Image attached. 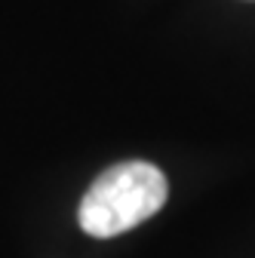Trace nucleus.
I'll return each instance as SVG.
<instances>
[{
    "mask_svg": "<svg viewBox=\"0 0 255 258\" xmlns=\"http://www.w3.org/2000/svg\"><path fill=\"white\" fill-rule=\"evenodd\" d=\"M166 175L154 163L130 160L102 172L80 203V228L89 237H117L148 221L166 203Z\"/></svg>",
    "mask_w": 255,
    "mask_h": 258,
    "instance_id": "obj_1",
    "label": "nucleus"
}]
</instances>
